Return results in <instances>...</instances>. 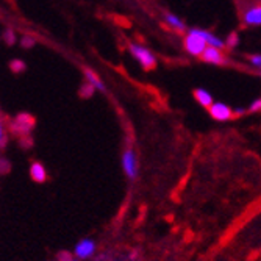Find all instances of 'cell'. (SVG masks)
<instances>
[{
	"mask_svg": "<svg viewBox=\"0 0 261 261\" xmlns=\"http://www.w3.org/2000/svg\"><path fill=\"white\" fill-rule=\"evenodd\" d=\"M128 49H130V54L139 61V64H141L142 67H144V69H152V67H155L156 58H155V55L147 49V47L132 42V44L128 45Z\"/></svg>",
	"mask_w": 261,
	"mask_h": 261,
	"instance_id": "6da1fadb",
	"label": "cell"
},
{
	"mask_svg": "<svg viewBox=\"0 0 261 261\" xmlns=\"http://www.w3.org/2000/svg\"><path fill=\"white\" fill-rule=\"evenodd\" d=\"M206 47H208V44L205 42V39L202 36H199L194 30L188 32V35L185 38V49L188 54H191L194 57H202Z\"/></svg>",
	"mask_w": 261,
	"mask_h": 261,
	"instance_id": "7a4b0ae2",
	"label": "cell"
},
{
	"mask_svg": "<svg viewBox=\"0 0 261 261\" xmlns=\"http://www.w3.org/2000/svg\"><path fill=\"white\" fill-rule=\"evenodd\" d=\"M122 169L125 172V175L130 180H136L139 175V163H138V155L135 153L133 149H125V152L122 153Z\"/></svg>",
	"mask_w": 261,
	"mask_h": 261,
	"instance_id": "3957f363",
	"label": "cell"
},
{
	"mask_svg": "<svg viewBox=\"0 0 261 261\" xmlns=\"http://www.w3.org/2000/svg\"><path fill=\"white\" fill-rule=\"evenodd\" d=\"M74 253L79 259H89L94 253H96V243L89 238H85L80 243H77Z\"/></svg>",
	"mask_w": 261,
	"mask_h": 261,
	"instance_id": "277c9868",
	"label": "cell"
},
{
	"mask_svg": "<svg viewBox=\"0 0 261 261\" xmlns=\"http://www.w3.org/2000/svg\"><path fill=\"white\" fill-rule=\"evenodd\" d=\"M202 58H203V61H205V63H210V64H218V66H221V64H225V63H227V58L224 57L222 50H221V49H218V47H211V45H208L206 49H205V52L202 54Z\"/></svg>",
	"mask_w": 261,
	"mask_h": 261,
	"instance_id": "5b68a950",
	"label": "cell"
},
{
	"mask_svg": "<svg viewBox=\"0 0 261 261\" xmlns=\"http://www.w3.org/2000/svg\"><path fill=\"white\" fill-rule=\"evenodd\" d=\"M210 114H211L213 119L224 122V121H228V119H230L231 114H233V111H231L225 103H222V102H215V103H213V105L210 107Z\"/></svg>",
	"mask_w": 261,
	"mask_h": 261,
	"instance_id": "8992f818",
	"label": "cell"
},
{
	"mask_svg": "<svg viewBox=\"0 0 261 261\" xmlns=\"http://www.w3.org/2000/svg\"><path fill=\"white\" fill-rule=\"evenodd\" d=\"M244 23L250 27L261 25V5H255L244 13Z\"/></svg>",
	"mask_w": 261,
	"mask_h": 261,
	"instance_id": "52a82bcc",
	"label": "cell"
},
{
	"mask_svg": "<svg viewBox=\"0 0 261 261\" xmlns=\"http://www.w3.org/2000/svg\"><path fill=\"white\" fill-rule=\"evenodd\" d=\"M193 30H194L199 36H202L208 45H211V47H218V49H221V50L225 47V41L219 39L216 35H213V33H210V32H206V30H200V29H193Z\"/></svg>",
	"mask_w": 261,
	"mask_h": 261,
	"instance_id": "ba28073f",
	"label": "cell"
},
{
	"mask_svg": "<svg viewBox=\"0 0 261 261\" xmlns=\"http://www.w3.org/2000/svg\"><path fill=\"white\" fill-rule=\"evenodd\" d=\"M194 97H196V100L202 105V107H211L213 103H215V100H213V96H211V92H208L206 89H202V88H199V89H196L194 91Z\"/></svg>",
	"mask_w": 261,
	"mask_h": 261,
	"instance_id": "9c48e42d",
	"label": "cell"
},
{
	"mask_svg": "<svg viewBox=\"0 0 261 261\" xmlns=\"http://www.w3.org/2000/svg\"><path fill=\"white\" fill-rule=\"evenodd\" d=\"M30 175L35 181L41 183L47 178V172H45V168L41 164V163H33L32 168H30Z\"/></svg>",
	"mask_w": 261,
	"mask_h": 261,
	"instance_id": "30bf717a",
	"label": "cell"
},
{
	"mask_svg": "<svg viewBox=\"0 0 261 261\" xmlns=\"http://www.w3.org/2000/svg\"><path fill=\"white\" fill-rule=\"evenodd\" d=\"M164 20H166V23H168L169 27H172V29H175V30L183 32V30L186 29L185 22H183L178 16H175V14H172V13L164 14Z\"/></svg>",
	"mask_w": 261,
	"mask_h": 261,
	"instance_id": "8fae6325",
	"label": "cell"
},
{
	"mask_svg": "<svg viewBox=\"0 0 261 261\" xmlns=\"http://www.w3.org/2000/svg\"><path fill=\"white\" fill-rule=\"evenodd\" d=\"M85 75H86V80H88V83H91L94 88L96 89H99V91H103L105 89V85H103V82L100 80V77L94 72V70H91V69H85Z\"/></svg>",
	"mask_w": 261,
	"mask_h": 261,
	"instance_id": "7c38bea8",
	"label": "cell"
},
{
	"mask_svg": "<svg viewBox=\"0 0 261 261\" xmlns=\"http://www.w3.org/2000/svg\"><path fill=\"white\" fill-rule=\"evenodd\" d=\"M10 69L13 70L14 74H20V72H23V70H25V63L20 61V60H13L10 63Z\"/></svg>",
	"mask_w": 261,
	"mask_h": 261,
	"instance_id": "4fadbf2b",
	"label": "cell"
},
{
	"mask_svg": "<svg viewBox=\"0 0 261 261\" xmlns=\"http://www.w3.org/2000/svg\"><path fill=\"white\" fill-rule=\"evenodd\" d=\"M94 91H97V89L94 88L91 83H85V85L82 86V96H83V97H91L92 94H94Z\"/></svg>",
	"mask_w": 261,
	"mask_h": 261,
	"instance_id": "5bb4252c",
	"label": "cell"
},
{
	"mask_svg": "<svg viewBox=\"0 0 261 261\" xmlns=\"http://www.w3.org/2000/svg\"><path fill=\"white\" fill-rule=\"evenodd\" d=\"M4 39H5V42H7L8 45H13V44L16 42V33H14L11 29H7L5 33H4Z\"/></svg>",
	"mask_w": 261,
	"mask_h": 261,
	"instance_id": "9a60e30c",
	"label": "cell"
},
{
	"mask_svg": "<svg viewBox=\"0 0 261 261\" xmlns=\"http://www.w3.org/2000/svg\"><path fill=\"white\" fill-rule=\"evenodd\" d=\"M20 45L25 47V49H32V47L35 45V38H32V36H23L20 39Z\"/></svg>",
	"mask_w": 261,
	"mask_h": 261,
	"instance_id": "2e32d148",
	"label": "cell"
},
{
	"mask_svg": "<svg viewBox=\"0 0 261 261\" xmlns=\"http://www.w3.org/2000/svg\"><path fill=\"white\" fill-rule=\"evenodd\" d=\"M238 42H240V36L236 35V33H231L228 36V39L225 41V45L227 47H236V45H238Z\"/></svg>",
	"mask_w": 261,
	"mask_h": 261,
	"instance_id": "e0dca14e",
	"label": "cell"
},
{
	"mask_svg": "<svg viewBox=\"0 0 261 261\" xmlns=\"http://www.w3.org/2000/svg\"><path fill=\"white\" fill-rule=\"evenodd\" d=\"M249 111H250V113H258V111H261V97H259V99H255V100L250 103Z\"/></svg>",
	"mask_w": 261,
	"mask_h": 261,
	"instance_id": "ac0fdd59",
	"label": "cell"
},
{
	"mask_svg": "<svg viewBox=\"0 0 261 261\" xmlns=\"http://www.w3.org/2000/svg\"><path fill=\"white\" fill-rule=\"evenodd\" d=\"M249 61H250L252 66L261 67V55H252V57L249 58Z\"/></svg>",
	"mask_w": 261,
	"mask_h": 261,
	"instance_id": "d6986e66",
	"label": "cell"
},
{
	"mask_svg": "<svg viewBox=\"0 0 261 261\" xmlns=\"http://www.w3.org/2000/svg\"><path fill=\"white\" fill-rule=\"evenodd\" d=\"M4 138H5V128H4V122H2V119H0V146H2Z\"/></svg>",
	"mask_w": 261,
	"mask_h": 261,
	"instance_id": "ffe728a7",
	"label": "cell"
},
{
	"mask_svg": "<svg viewBox=\"0 0 261 261\" xmlns=\"http://www.w3.org/2000/svg\"><path fill=\"white\" fill-rule=\"evenodd\" d=\"M136 258H138V252H130L127 255V261H136Z\"/></svg>",
	"mask_w": 261,
	"mask_h": 261,
	"instance_id": "44dd1931",
	"label": "cell"
},
{
	"mask_svg": "<svg viewBox=\"0 0 261 261\" xmlns=\"http://www.w3.org/2000/svg\"><path fill=\"white\" fill-rule=\"evenodd\" d=\"M63 261H77V259H74V258H70V256H67L66 259H63Z\"/></svg>",
	"mask_w": 261,
	"mask_h": 261,
	"instance_id": "7402d4cb",
	"label": "cell"
}]
</instances>
